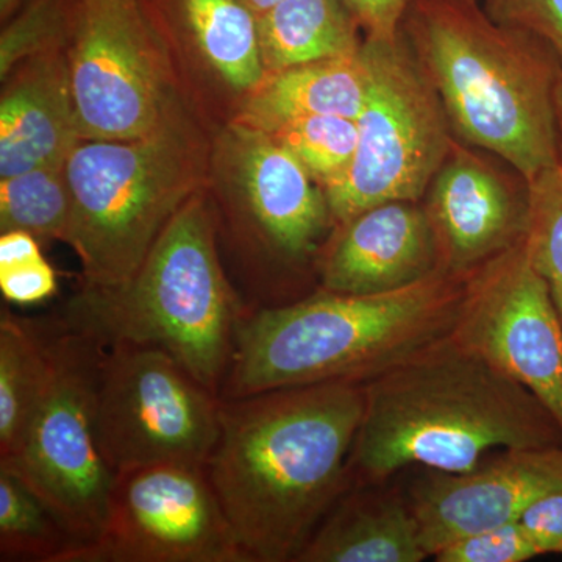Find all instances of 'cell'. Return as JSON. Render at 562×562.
I'll use <instances>...</instances> for the list:
<instances>
[{
	"mask_svg": "<svg viewBox=\"0 0 562 562\" xmlns=\"http://www.w3.org/2000/svg\"><path fill=\"white\" fill-rule=\"evenodd\" d=\"M214 138L183 101L135 138L81 139L66 160L68 246L81 283L111 286L138 271L158 236L195 192L213 183Z\"/></svg>",
	"mask_w": 562,
	"mask_h": 562,
	"instance_id": "6",
	"label": "cell"
},
{
	"mask_svg": "<svg viewBox=\"0 0 562 562\" xmlns=\"http://www.w3.org/2000/svg\"><path fill=\"white\" fill-rule=\"evenodd\" d=\"M357 18L364 40L394 43L401 38L402 22L414 0H346Z\"/></svg>",
	"mask_w": 562,
	"mask_h": 562,
	"instance_id": "31",
	"label": "cell"
},
{
	"mask_svg": "<svg viewBox=\"0 0 562 562\" xmlns=\"http://www.w3.org/2000/svg\"><path fill=\"white\" fill-rule=\"evenodd\" d=\"M562 490V446L502 450L469 472L424 469L405 497L428 557L465 536L519 520L532 502Z\"/></svg>",
	"mask_w": 562,
	"mask_h": 562,
	"instance_id": "16",
	"label": "cell"
},
{
	"mask_svg": "<svg viewBox=\"0 0 562 562\" xmlns=\"http://www.w3.org/2000/svg\"><path fill=\"white\" fill-rule=\"evenodd\" d=\"M364 384L325 383L221 398L205 469L249 562L297 560L351 486Z\"/></svg>",
	"mask_w": 562,
	"mask_h": 562,
	"instance_id": "1",
	"label": "cell"
},
{
	"mask_svg": "<svg viewBox=\"0 0 562 562\" xmlns=\"http://www.w3.org/2000/svg\"><path fill=\"white\" fill-rule=\"evenodd\" d=\"M0 291L10 305H38L58 292V277L27 232L0 233Z\"/></svg>",
	"mask_w": 562,
	"mask_h": 562,
	"instance_id": "28",
	"label": "cell"
},
{
	"mask_svg": "<svg viewBox=\"0 0 562 562\" xmlns=\"http://www.w3.org/2000/svg\"><path fill=\"white\" fill-rule=\"evenodd\" d=\"M427 558L405 492L387 482L351 484L295 562H422Z\"/></svg>",
	"mask_w": 562,
	"mask_h": 562,
	"instance_id": "19",
	"label": "cell"
},
{
	"mask_svg": "<svg viewBox=\"0 0 562 562\" xmlns=\"http://www.w3.org/2000/svg\"><path fill=\"white\" fill-rule=\"evenodd\" d=\"M525 247L532 268L546 281L562 321V166L528 181Z\"/></svg>",
	"mask_w": 562,
	"mask_h": 562,
	"instance_id": "27",
	"label": "cell"
},
{
	"mask_svg": "<svg viewBox=\"0 0 562 562\" xmlns=\"http://www.w3.org/2000/svg\"><path fill=\"white\" fill-rule=\"evenodd\" d=\"M452 338L524 384L562 431V321L525 239L469 276Z\"/></svg>",
	"mask_w": 562,
	"mask_h": 562,
	"instance_id": "13",
	"label": "cell"
},
{
	"mask_svg": "<svg viewBox=\"0 0 562 562\" xmlns=\"http://www.w3.org/2000/svg\"><path fill=\"white\" fill-rule=\"evenodd\" d=\"M246 314L221 258L210 187L177 211L131 279L80 283L58 316L105 347L165 350L221 397Z\"/></svg>",
	"mask_w": 562,
	"mask_h": 562,
	"instance_id": "5",
	"label": "cell"
},
{
	"mask_svg": "<svg viewBox=\"0 0 562 562\" xmlns=\"http://www.w3.org/2000/svg\"><path fill=\"white\" fill-rule=\"evenodd\" d=\"M552 446L562 431L538 397L449 336L364 383L350 480L387 483L413 465L469 472L494 450Z\"/></svg>",
	"mask_w": 562,
	"mask_h": 562,
	"instance_id": "2",
	"label": "cell"
},
{
	"mask_svg": "<svg viewBox=\"0 0 562 562\" xmlns=\"http://www.w3.org/2000/svg\"><path fill=\"white\" fill-rule=\"evenodd\" d=\"M519 522L539 554H562V490L532 502L520 514Z\"/></svg>",
	"mask_w": 562,
	"mask_h": 562,
	"instance_id": "32",
	"label": "cell"
},
{
	"mask_svg": "<svg viewBox=\"0 0 562 562\" xmlns=\"http://www.w3.org/2000/svg\"><path fill=\"white\" fill-rule=\"evenodd\" d=\"M436 271L430 222L412 201L379 203L336 224L317 260L319 290L344 294L401 290Z\"/></svg>",
	"mask_w": 562,
	"mask_h": 562,
	"instance_id": "17",
	"label": "cell"
},
{
	"mask_svg": "<svg viewBox=\"0 0 562 562\" xmlns=\"http://www.w3.org/2000/svg\"><path fill=\"white\" fill-rule=\"evenodd\" d=\"M473 2H480V0H473Z\"/></svg>",
	"mask_w": 562,
	"mask_h": 562,
	"instance_id": "36",
	"label": "cell"
},
{
	"mask_svg": "<svg viewBox=\"0 0 562 562\" xmlns=\"http://www.w3.org/2000/svg\"><path fill=\"white\" fill-rule=\"evenodd\" d=\"M368 91L369 69L361 47L349 57L266 74L233 121L265 132L299 117L341 116L357 121Z\"/></svg>",
	"mask_w": 562,
	"mask_h": 562,
	"instance_id": "20",
	"label": "cell"
},
{
	"mask_svg": "<svg viewBox=\"0 0 562 562\" xmlns=\"http://www.w3.org/2000/svg\"><path fill=\"white\" fill-rule=\"evenodd\" d=\"M480 5L497 24L546 40L562 61V0H480Z\"/></svg>",
	"mask_w": 562,
	"mask_h": 562,
	"instance_id": "30",
	"label": "cell"
},
{
	"mask_svg": "<svg viewBox=\"0 0 562 562\" xmlns=\"http://www.w3.org/2000/svg\"><path fill=\"white\" fill-rule=\"evenodd\" d=\"M541 557L519 520L465 536L435 554L438 562H525Z\"/></svg>",
	"mask_w": 562,
	"mask_h": 562,
	"instance_id": "29",
	"label": "cell"
},
{
	"mask_svg": "<svg viewBox=\"0 0 562 562\" xmlns=\"http://www.w3.org/2000/svg\"><path fill=\"white\" fill-rule=\"evenodd\" d=\"M24 2L25 0H0V20H2V24L9 21Z\"/></svg>",
	"mask_w": 562,
	"mask_h": 562,
	"instance_id": "35",
	"label": "cell"
},
{
	"mask_svg": "<svg viewBox=\"0 0 562 562\" xmlns=\"http://www.w3.org/2000/svg\"><path fill=\"white\" fill-rule=\"evenodd\" d=\"M369 91L346 173L325 190L333 221L392 201L420 202L454 139L438 94L401 35L364 40Z\"/></svg>",
	"mask_w": 562,
	"mask_h": 562,
	"instance_id": "9",
	"label": "cell"
},
{
	"mask_svg": "<svg viewBox=\"0 0 562 562\" xmlns=\"http://www.w3.org/2000/svg\"><path fill=\"white\" fill-rule=\"evenodd\" d=\"M213 179H221L211 183L217 236L239 262L247 313L310 295L302 277L312 271L317 279L335 228L312 173L268 132L233 121L214 138Z\"/></svg>",
	"mask_w": 562,
	"mask_h": 562,
	"instance_id": "7",
	"label": "cell"
},
{
	"mask_svg": "<svg viewBox=\"0 0 562 562\" xmlns=\"http://www.w3.org/2000/svg\"><path fill=\"white\" fill-rule=\"evenodd\" d=\"M181 101L213 132L265 80L257 18L239 0H139Z\"/></svg>",
	"mask_w": 562,
	"mask_h": 562,
	"instance_id": "14",
	"label": "cell"
},
{
	"mask_svg": "<svg viewBox=\"0 0 562 562\" xmlns=\"http://www.w3.org/2000/svg\"><path fill=\"white\" fill-rule=\"evenodd\" d=\"M43 325L49 360L46 387L27 430L0 468L46 503L72 539V552L101 535L114 480L95 438L105 346L70 328L58 314L43 317Z\"/></svg>",
	"mask_w": 562,
	"mask_h": 562,
	"instance_id": "8",
	"label": "cell"
},
{
	"mask_svg": "<svg viewBox=\"0 0 562 562\" xmlns=\"http://www.w3.org/2000/svg\"><path fill=\"white\" fill-rule=\"evenodd\" d=\"M402 35L454 138L527 181L560 165L554 98L562 61L546 40L497 24L473 0H414Z\"/></svg>",
	"mask_w": 562,
	"mask_h": 562,
	"instance_id": "4",
	"label": "cell"
},
{
	"mask_svg": "<svg viewBox=\"0 0 562 562\" xmlns=\"http://www.w3.org/2000/svg\"><path fill=\"white\" fill-rule=\"evenodd\" d=\"M49 360L43 317L0 310V460L16 449L46 387Z\"/></svg>",
	"mask_w": 562,
	"mask_h": 562,
	"instance_id": "22",
	"label": "cell"
},
{
	"mask_svg": "<svg viewBox=\"0 0 562 562\" xmlns=\"http://www.w3.org/2000/svg\"><path fill=\"white\" fill-rule=\"evenodd\" d=\"M495 158L454 138L422 198L443 272L471 276L527 235L528 181Z\"/></svg>",
	"mask_w": 562,
	"mask_h": 562,
	"instance_id": "15",
	"label": "cell"
},
{
	"mask_svg": "<svg viewBox=\"0 0 562 562\" xmlns=\"http://www.w3.org/2000/svg\"><path fill=\"white\" fill-rule=\"evenodd\" d=\"M266 74L358 54L360 24L346 0H283L257 18Z\"/></svg>",
	"mask_w": 562,
	"mask_h": 562,
	"instance_id": "21",
	"label": "cell"
},
{
	"mask_svg": "<svg viewBox=\"0 0 562 562\" xmlns=\"http://www.w3.org/2000/svg\"><path fill=\"white\" fill-rule=\"evenodd\" d=\"M268 133L299 158L324 191L346 173L358 146L357 121L341 116L299 117Z\"/></svg>",
	"mask_w": 562,
	"mask_h": 562,
	"instance_id": "26",
	"label": "cell"
},
{
	"mask_svg": "<svg viewBox=\"0 0 562 562\" xmlns=\"http://www.w3.org/2000/svg\"><path fill=\"white\" fill-rule=\"evenodd\" d=\"M554 105H557L558 150H560V165L562 166V77L558 83Z\"/></svg>",
	"mask_w": 562,
	"mask_h": 562,
	"instance_id": "34",
	"label": "cell"
},
{
	"mask_svg": "<svg viewBox=\"0 0 562 562\" xmlns=\"http://www.w3.org/2000/svg\"><path fill=\"white\" fill-rule=\"evenodd\" d=\"M72 221L66 162L0 179V233H31L41 244L68 243Z\"/></svg>",
	"mask_w": 562,
	"mask_h": 562,
	"instance_id": "23",
	"label": "cell"
},
{
	"mask_svg": "<svg viewBox=\"0 0 562 562\" xmlns=\"http://www.w3.org/2000/svg\"><path fill=\"white\" fill-rule=\"evenodd\" d=\"M63 562H249L205 465L161 462L116 473L101 535Z\"/></svg>",
	"mask_w": 562,
	"mask_h": 562,
	"instance_id": "11",
	"label": "cell"
},
{
	"mask_svg": "<svg viewBox=\"0 0 562 562\" xmlns=\"http://www.w3.org/2000/svg\"><path fill=\"white\" fill-rule=\"evenodd\" d=\"M68 531L21 479L0 468V561L61 562Z\"/></svg>",
	"mask_w": 562,
	"mask_h": 562,
	"instance_id": "24",
	"label": "cell"
},
{
	"mask_svg": "<svg viewBox=\"0 0 562 562\" xmlns=\"http://www.w3.org/2000/svg\"><path fill=\"white\" fill-rule=\"evenodd\" d=\"M469 276L436 271L380 294L325 290L247 313L221 398L325 383L364 384L452 336Z\"/></svg>",
	"mask_w": 562,
	"mask_h": 562,
	"instance_id": "3",
	"label": "cell"
},
{
	"mask_svg": "<svg viewBox=\"0 0 562 562\" xmlns=\"http://www.w3.org/2000/svg\"><path fill=\"white\" fill-rule=\"evenodd\" d=\"M79 9V0H25L2 25L0 79L35 55L69 52L76 38Z\"/></svg>",
	"mask_w": 562,
	"mask_h": 562,
	"instance_id": "25",
	"label": "cell"
},
{
	"mask_svg": "<svg viewBox=\"0 0 562 562\" xmlns=\"http://www.w3.org/2000/svg\"><path fill=\"white\" fill-rule=\"evenodd\" d=\"M221 428V397L157 347H105L95 397V438L116 473L161 464L205 465Z\"/></svg>",
	"mask_w": 562,
	"mask_h": 562,
	"instance_id": "10",
	"label": "cell"
},
{
	"mask_svg": "<svg viewBox=\"0 0 562 562\" xmlns=\"http://www.w3.org/2000/svg\"><path fill=\"white\" fill-rule=\"evenodd\" d=\"M68 52L81 139L135 138L180 101L139 0H79Z\"/></svg>",
	"mask_w": 562,
	"mask_h": 562,
	"instance_id": "12",
	"label": "cell"
},
{
	"mask_svg": "<svg viewBox=\"0 0 562 562\" xmlns=\"http://www.w3.org/2000/svg\"><path fill=\"white\" fill-rule=\"evenodd\" d=\"M0 80V179L65 165L81 140L68 50L27 58Z\"/></svg>",
	"mask_w": 562,
	"mask_h": 562,
	"instance_id": "18",
	"label": "cell"
},
{
	"mask_svg": "<svg viewBox=\"0 0 562 562\" xmlns=\"http://www.w3.org/2000/svg\"><path fill=\"white\" fill-rule=\"evenodd\" d=\"M239 2H241L255 18H260L261 14L273 9V7L279 5L283 0H239Z\"/></svg>",
	"mask_w": 562,
	"mask_h": 562,
	"instance_id": "33",
	"label": "cell"
}]
</instances>
